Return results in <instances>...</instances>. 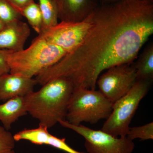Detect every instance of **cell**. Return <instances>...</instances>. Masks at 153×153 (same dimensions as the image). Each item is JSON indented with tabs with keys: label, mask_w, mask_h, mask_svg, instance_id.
Wrapping results in <instances>:
<instances>
[{
	"label": "cell",
	"mask_w": 153,
	"mask_h": 153,
	"mask_svg": "<svg viewBox=\"0 0 153 153\" xmlns=\"http://www.w3.org/2000/svg\"><path fill=\"white\" fill-rule=\"evenodd\" d=\"M131 64L113 66L99 76V91L113 104L128 93L136 82V69Z\"/></svg>",
	"instance_id": "52a82bcc"
},
{
	"label": "cell",
	"mask_w": 153,
	"mask_h": 153,
	"mask_svg": "<svg viewBox=\"0 0 153 153\" xmlns=\"http://www.w3.org/2000/svg\"><path fill=\"white\" fill-rule=\"evenodd\" d=\"M21 14L27 20L33 30L38 35L41 34L43 29V19L38 4L34 1L32 2L22 10Z\"/></svg>",
	"instance_id": "2e32d148"
},
{
	"label": "cell",
	"mask_w": 153,
	"mask_h": 153,
	"mask_svg": "<svg viewBox=\"0 0 153 153\" xmlns=\"http://www.w3.org/2000/svg\"><path fill=\"white\" fill-rule=\"evenodd\" d=\"M151 82L137 80L128 93L113 104L112 110L101 130L115 137L126 136L130 124Z\"/></svg>",
	"instance_id": "5b68a950"
},
{
	"label": "cell",
	"mask_w": 153,
	"mask_h": 153,
	"mask_svg": "<svg viewBox=\"0 0 153 153\" xmlns=\"http://www.w3.org/2000/svg\"><path fill=\"white\" fill-rule=\"evenodd\" d=\"M66 54L63 49L38 35L27 49L10 52L7 60L10 73L33 78L59 62Z\"/></svg>",
	"instance_id": "3957f363"
},
{
	"label": "cell",
	"mask_w": 153,
	"mask_h": 153,
	"mask_svg": "<svg viewBox=\"0 0 153 153\" xmlns=\"http://www.w3.org/2000/svg\"><path fill=\"white\" fill-rule=\"evenodd\" d=\"M22 16L8 0H0V19L5 25L20 20Z\"/></svg>",
	"instance_id": "e0dca14e"
},
{
	"label": "cell",
	"mask_w": 153,
	"mask_h": 153,
	"mask_svg": "<svg viewBox=\"0 0 153 153\" xmlns=\"http://www.w3.org/2000/svg\"><path fill=\"white\" fill-rule=\"evenodd\" d=\"M92 23L91 14L78 22H61L39 34L47 41L68 53L75 49L85 38Z\"/></svg>",
	"instance_id": "ba28073f"
},
{
	"label": "cell",
	"mask_w": 153,
	"mask_h": 153,
	"mask_svg": "<svg viewBox=\"0 0 153 153\" xmlns=\"http://www.w3.org/2000/svg\"><path fill=\"white\" fill-rule=\"evenodd\" d=\"M117 1V0H101V4H110V3L114 2Z\"/></svg>",
	"instance_id": "603a6c76"
},
{
	"label": "cell",
	"mask_w": 153,
	"mask_h": 153,
	"mask_svg": "<svg viewBox=\"0 0 153 153\" xmlns=\"http://www.w3.org/2000/svg\"><path fill=\"white\" fill-rule=\"evenodd\" d=\"M5 26L6 25H5V24L2 22L1 20L0 19V31H1V30L5 27Z\"/></svg>",
	"instance_id": "cb8c5ba5"
},
{
	"label": "cell",
	"mask_w": 153,
	"mask_h": 153,
	"mask_svg": "<svg viewBox=\"0 0 153 153\" xmlns=\"http://www.w3.org/2000/svg\"><path fill=\"white\" fill-rule=\"evenodd\" d=\"M79 46L36 76L43 85L64 77L74 88L95 89L99 76L113 66L131 63L153 34V0H117L99 5Z\"/></svg>",
	"instance_id": "6da1fadb"
},
{
	"label": "cell",
	"mask_w": 153,
	"mask_h": 153,
	"mask_svg": "<svg viewBox=\"0 0 153 153\" xmlns=\"http://www.w3.org/2000/svg\"><path fill=\"white\" fill-rule=\"evenodd\" d=\"M137 80L152 82L153 79V44L148 45L134 64Z\"/></svg>",
	"instance_id": "4fadbf2b"
},
{
	"label": "cell",
	"mask_w": 153,
	"mask_h": 153,
	"mask_svg": "<svg viewBox=\"0 0 153 153\" xmlns=\"http://www.w3.org/2000/svg\"><path fill=\"white\" fill-rule=\"evenodd\" d=\"M58 123L82 136L88 153H132L134 148L133 140L126 136L115 137L101 130L92 129L82 124L73 125L66 120Z\"/></svg>",
	"instance_id": "8992f818"
},
{
	"label": "cell",
	"mask_w": 153,
	"mask_h": 153,
	"mask_svg": "<svg viewBox=\"0 0 153 153\" xmlns=\"http://www.w3.org/2000/svg\"><path fill=\"white\" fill-rule=\"evenodd\" d=\"M126 137L131 140L136 139H139L141 140H153V123L139 126L130 127Z\"/></svg>",
	"instance_id": "ac0fdd59"
},
{
	"label": "cell",
	"mask_w": 153,
	"mask_h": 153,
	"mask_svg": "<svg viewBox=\"0 0 153 153\" xmlns=\"http://www.w3.org/2000/svg\"><path fill=\"white\" fill-rule=\"evenodd\" d=\"M43 19V31L58 23V11L55 0H38Z\"/></svg>",
	"instance_id": "9a60e30c"
},
{
	"label": "cell",
	"mask_w": 153,
	"mask_h": 153,
	"mask_svg": "<svg viewBox=\"0 0 153 153\" xmlns=\"http://www.w3.org/2000/svg\"><path fill=\"white\" fill-rule=\"evenodd\" d=\"M48 128L44 126L39 125L37 128L25 129L13 135L16 141L25 140L37 145H47L50 134Z\"/></svg>",
	"instance_id": "5bb4252c"
},
{
	"label": "cell",
	"mask_w": 153,
	"mask_h": 153,
	"mask_svg": "<svg viewBox=\"0 0 153 153\" xmlns=\"http://www.w3.org/2000/svg\"><path fill=\"white\" fill-rule=\"evenodd\" d=\"M74 89L72 81L60 77L49 80L40 90L25 97L28 113L49 128L60 120H66L67 108Z\"/></svg>",
	"instance_id": "7a4b0ae2"
},
{
	"label": "cell",
	"mask_w": 153,
	"mask_h": 153,
	"mask_svg": "<svg viewBox=\"0 0 153 153\" xmlns=\"http://www.w3.org/2000/svg\"><path fill=\"white\" fill-rule=\"evenodd\" d=\"M112 106L113 103L100 91L74 88L68 102L66 120L75 126L82 122L94 124L107 118Z\"/></svg>",
	"instance_id": "277c9868"
},
{
	"label": "cell",
	"mask_w": 153,
	"mask_h": 153,
	"mask_svg": "<svg viewBox=\"0 0 153 153\" xmlns=\"http://www.w3.org/2000/svg\"><path fill=\"white\" fill-rule=\"evenodd\" d=\"M47 145L58 149L67 153H85L79 152L72 149L66 142L65 138H59L50 134Z\"/></svg>",
	"instance_id": "ffe728a7"
},
{
	"label": "cell",
	"mask_w": 153,
	"mask_h": 153,
	"mask_svg": "<svg viewBox=\"0 0 153 153\" xmlns=\"http://www.w3.org/2000/svg\"><path fill=\"white\" fill-rule=\"evenodd\" d=\"M10 3L13 6L21 13V11L26 6L34 1V0H8Z\"/></svg>",
	"instance_id": "7402d4cb"
},
{
	"label": "cell",
	"mask_w": 153,
	"mask_h": 153,
	"mask_svg": "<svg viewBox=\"0 0 153 153\" xmlns=\"http://www.w3.org/2000/svg\"><path fill=\"white\" fill-rule=\"evenodd\" d=\"M25 97H17L0 104V121L7 130L22 116L27 114Z\"/></svg>",
	"instance_id": "7c38bea8"
},
{
	"label": "cell",
	"mask_w": 153,
	"mask_h": 153,
	"mask_svg": "<svg viewBox=\"0 0 153 153\" xmlns=\"http://www.w3.org/2000/svg\"><path fill=\"white\" fill-rule=\"evenodd\" d=\"M61 22H78L88 17L99 6L97 0H55Z\"/></svg>",
	"instance_id": "30bf717a"
},
{
	"label": "cell",
	"mask_w": 153,
	"mask_h": 153,
	"mask_svg": "<svg viewBox=\"0 0 153 153\" xmlns=\"http://www.w3.org/2000/svg\"><path fill=\"white\" fill-rule=\"evenodd\" d=\"M16 142L11 133L0 125V153H15Z\"/></svg>",
	"instance_id": "d6986e66"
},
{
	"label": "cell",
	"mask_w": 153,
	"mask_h": 153,
	"mask_svg": "<svg viewBox=\"0 0 153 153\" xmlns=\"http://www.w3.org/2000/svg\"><path fill=\"white\" fill-rule=\"evenodd\" d=\"M30 35V27L21 20L7 24L0 31V49L21 51Z\"/></svg>",
	"instance_id": "8fae6325"
},
{
	"label": "cell",
	"mask_w": 153,
	"mask_h": 153,
	"mask_svg": "<svg viewBox=\"0 0 153 153\" xmlns=\"http://www.w3.org/2000/svg\"><path fill=\"white\" fill-rule=\"evenodd\" d=\"M12 51L0 49V75L10 73V68L7 62V55Z\"/></svg>",
	"instance_id": "44dd1931"
},
{
	"label": "cell",
	"mask_w": 153,
	"mask_h": 153,
	"mask_svg": "<svg viewBox=\"0 0 153 153\" xmlns=\"http://www.w3.org/2000/svg\"><path fill=\"white\" fill-rule=\"evenodd\" d=\"M36 84L35 78L10 73L0 75V101L17 97H25L34 91Z\"/></svg>",
	"instance_id": "9c48e42d"
}]
</instances>
